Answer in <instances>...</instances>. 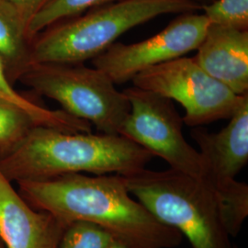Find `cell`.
Instances as JSON below:
<instances>
[{"instance_id": "obj_1", "label": "cell", "mask_w": 248, "mask_h": 248, "mask_svg": "<svg viewBox=\"0 0 248 248\" xmlns=\"http://www.w3.org/2000/svg\"><path fill=\"white\" fill-rule=\"evenodd\" d=\"M17 184L18 193L37 210L67 224L95 223L131 248H175L182 242L178 231L159 222L134 201L122 175L72 173Z\"/></svg>"}, {"instance_id": "obj_2", "label": "cell", "mask_w": 248, "mask_h": 248, "mask_svg": "<svg viewBox=\"0 0 248 248\" xmlns=\"http://www.w3.org/2000/svg\"><path fill=\"white\" fill-rule=\"evenodd\" d=\"M154 155L118 134L67 133L34 126L16 147L0 157L11 182L72 173L125 175L143 169Z\"/></svg>"}, {"instance_id": "obj_3", "label": "cell", "mask_w": 248, "mask_h": 248, "mask_svg": "<svg viewBox=\"0 0 248 248\" xmlns=\"http://www.w3.org/2000/svg\"><path fill=\"white\" fill-rule=\"evenodd\" d=\"M195 0H120L59 21L36 35L31 62L83 63L115 44L129 30L167 14L196 12Z\"/></svg>"}, {"instance_id": "obj_4", "label": "cell", "mask_w": 248, "mask_h": 248, "mask_svg": "<svg viewBox=\"0 0 248 248\" xmlns=\"http://www.w3.org/2000/svg\"><path fill=\"white\" fill-rule=\"evenodd\" d=\"M122 176L131 195L159 222L185 235L192 248H232L214 188L202 177L146 168Z\"/></svg>"}, {"instance_id": "obj_5", "label": "cell", "mask_w": 248, "mask_h": 248, "mask_svg": "<svg viewBox=\"0 0 248 248\" xmlns=\"http://www.w3.org/2000/svg\"><path fill=\"white\" fill-rule=\"evenodd\" d=\"M17 78L100 133L119 135L131 109L125 93L116 89L105 73L83 63L31 62Z\"/></svg>"}, {"instance_id": "obj_6", "label": "cell", "mask_w": 248, "mask_h": 248, "mask_svg": "<svg viewBox=\"0 0 248 248\" xmlns=\"http://www.w3.org/2000/svg\"><path fill=\"white\" fill-rule=\"evenodd\" d=\"M132 82L134 87L180 103L185 110L183 123L193 128L229 120L248 97L235 94L186 56L150 67Z\"/></svg>"}, {"instance_id": "obj_7", "label": "cell", "mask_w": 248, "mask_h": 248, "mask_svg": "<svg viewBox=\"0 0 248 248\" xmlns=\"http://www.w3.org/2000/svg\"><path fill=\"white\" fill-rule=\"evenodd\" d=\"M124 92L131 109L119 135L165 160L170 169L202 177L203 163L201 154L186 142L182 133L183 119L173 101L134 86Z\"/></svg>"}, {"instance_id": "obj_8", "label": "cell", "mask_w": 248, "mask_h": 248, "mask_svg": "<svg viewBox=\"0 0 248 248\" xmlns=\"http://www.w3.org/2000/svg\"><path fill=\"white\" fill-rule=\"evenodd\" d=\"M209 25L203 13L178 14L164 30L149 39L131 45L116 42L92 59V64L105 73L115 85L124 84L150 67L197 50Z\"/></svg>"}, {"instance_id": "obj_9", "label": "cell", "mask_w": 248, "mask_h": 248, "mask_svg": "<svg viewBox=\"0 0 248 248\" xmlns=\"http://www.w3.org/2000/svg\"><path fill=\"white\" fill-rule=\"evenodd\" d=\"M67 223L37 210L0 170V239L6 248H59Z\"/></svg>"}, {"instance_id": "obj_10", "label": "cell", "mask_w": 248, "mask_h": 248, "mask_svg": "<svg viewBox=\"0 0 248 248\" xmlns=\"http://www.w3.org/2000/svg\"><path fill=\"white\" fill-rule=\"evenodd\" d=\"M190 134L200 147L202 177L213 186L234 180L248 162V97L219 133L195 127Z\"/></svg>"}, {"instance_id": "obj_11", "label": "cell", "mask_w": 248, "mask_h": 248, "mask_svg": "<svg viewBox=\"0 0 248 248\" xmlns=\"http://www.w3.org/2000/svg\"><path fill=\"white\" fill-rule=\"evenodd\" d=\"M196 51L207 74L239 96L248 94V31L210 24Z\"/></svg>"}, {"instance_id": "obj_12", "label": "cell", "mask_w": 248, "mask_h": 248, "mask_svg": "<svg viewBox=\"0 0 248 248\" xmlns=\"http://www.w3.org/2000/svg\"><path fill=\"white\" fill-rule=\"evenodd\" d=\"M31 44L25 18L7 0H0V58L10 79L30 63Z\"/></svg>"}, {"instance_id": "obj_13", "label": "cell", "mask_w": 248, "mask_h": 248, "mask_svg": "<svg viewBox=\"0 0 248 248\" xmlns=\"http://www.w3.org/2000/svg\"><path fill=\"white\" fill-rule=\"evenodd\" d=\"M0 99L20 108L31 117L35 126H43L67 133H91V124L67 114L62 109L48 107L23 96L14 88L2 59L0 58Z\"/></svg>"}, {"instance_id": "obj_14", "label": "cell", "mask_w": 248, "mask_h": 248, "mask_svg": "<svg viewBox=\"0 0 248 248\" xmlns=\"http://www.w3.org/2000/svg\"><path fill=\"white\" fill-rule=\"evenodd\" d=\"M224 228L230 237L239 233L248 215V185L236 179L213 186Z\"/></svg>"}, {"instance_id": "obj_15", "label": "cell", "mask_w": 248, "mask_h": 248, "mask_svg": "<svg viewBox=\"0 0 248 248\" xmlns=\"http://www.w3.org/2000/svg\"><path fill=\"white\" fill-rule=\"evenodd\" d=\"M116 1L120 0H48L31 20L28 27L29 38L31 42L36 35L48 27Z\"/></svg>"}, {"instance_id": "obj_16", "label": "cell", "mask_w": 248, "mask_h": 248, "mask_svg": "<svg viewBox=\"0 0 248 248\" xmlns=\"http://www.w3.org/2000/svg\"><path fill=\"white\" fill-rule=\"evenodd\" d=\"M34 126L23 109L0 99V157L16 147Z\"/></svg>"}, {"instance_id": "obj_17", "label": "cell", "mask_w": 248, "mask_h": 248, "mask_svg": "<svg viewBox=\"0 0 248 248\" xmlns=\"http://www.w3.org/2000/svg\"><path fill=\"white\" fill-rule=\"evenodd\" d=\"M113 238L108 231L95 223L75 221L66 225L59 248H108Z\"/></svg>"}, {"instance_id": "obj_18", "label": "cell", "mask_w": 248, "mask_h": 248, "mask_svg": "<svg viewBox=\"0 0 248 248\" xmlns=\"http://www.w3.org/2000/svg\"><path fill=\"white\" fill-rule=\"evenodd\" d=\"M201 9L210 24L248 31V0H213Z\"/></svg>"}, {"instance_id": "obj_19", "label": "cell", "mask_w": 248, "mask_h": 248, "mask_svg": "<svg viewBox=\"0 0 248 248\" xmlns=\"http://www.w3.org/2000/svg\"><path fill=\"white\" fill-rule=\"evenodd\" d=\"M15 9H17L21 16L28 22V27L31 20L48 2V0H7Z\"/></svg>"}, {"instance_id": "obj_20", "label": "cell", "mask_w": 248, "mask_h": 248, "mask_svg": "<svg viewBox=\"0 0 248 248\" xmlns=\"http://www.w3.org/2000/svg\"><path fill=\"white\" fill-rule=\"evenodd\" d=\"M108 248H131L127 244H125L122 240L117 239V238H113L111 241V243L109 244V246Z\"/></svg>"}, {"instance_id": "obj_21", "label": "cell", "mask_w": 248, "mask_h": 248, "mask_svg": "<svg viewBox=\"0 0 248 248\" xmlns=\"http://www.w3.org/2000/svg\"><path fill=\"white\" fill-rule=\"evenodd\" d=\"M0 248H5V245L3 244V242H2L1 239H0Z\"/></svg>"}, {"instance_id": "obj_22", "label": "cell", "mask_w": 248, "mask_h": 248, "mask_svg": "<svg viewBox=\"0 0 248 248\" xmlns=\"http://www.w3.org/2000/svg\"><path fill=\"white\" fill-rule=\"evenodd\" d=\"M195 1H197V2H198V3H200V0H195Z\"/></svg>"}]
</instances>
